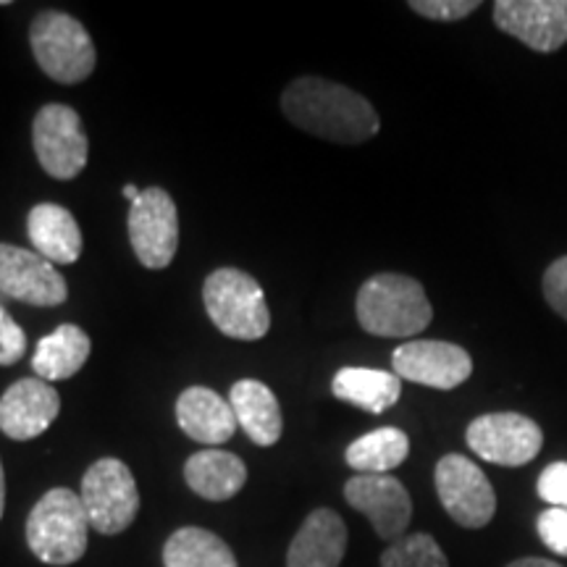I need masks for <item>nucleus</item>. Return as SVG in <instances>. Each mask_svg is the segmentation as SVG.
<instances>
[{
    "instance_id": "19",
    "label": "nucleus",
    "mask_w": 567,
    "mask_h": 567,
    "mask_svg": "<svg viewBox=\"0 0 567 567\" xmlns=\"http://www.w3.org/2000/svg\"><path fill=\"white\" fill-rule=\"evenodd\" d=\"M229 405L237 415V425L258 446H274L281 439L284 417L276 394L264 381L243 379L231 386Z\"/></svg>"
},
{
    "instance_id": "10",
    "label": "nucleus",
    "mask_w": 567,
    "mask_h": 567,
    "mask_svg": "<svg viewBox=\"0 0 567 567\" xmlns=\"http://www.w3.org/2000/svg\"><path fill=\"white\" fill-rule=\"evenodd\" d=\"M465 442L486 463L520 467L542 452L544 434L528 415L488 413L467 425Z\"/></svg>"
},
{
    "instance_id": "7",
    "label": "nucleus",
    "mask_w": 567,
    "mask_h": 567,
    "mask_svg": "<svg viewBox=\"0 0 567 567\" xmlns=\"http://www.w3.org/2000/svg\"><path fill=\"white\" fill-rule=\"evenodd\" d=\"M32 145L42 172L59 182L76 179L90 158V140L80 113L63 103L42 105L32 122Z\"/></svg>"
},
{
    "instance_id": "22",
    "label": "nucleus",
    "mask_w": 567,
    "mask_h": 567,
    "mask_svg": "<svg viewBox=\"0 0 567 567\" xmlns=\"http://www.w3.org/2000/svg\"><path fill=\"white\" fill-rule=\"evenodd\" d=\"M331 392L337 400L381 415L400 402L402 381L396 373L379 371V368H342L331 381Z\"/></svg>"
},
{
    "instance_id": "16",
    "label": "nucleus",
    "mask_w": 567,
    "mask_h": 567,
    "mask_svg": "<svg viewBox=\"0 0 567 567\" xmlns=\"http://www.w3.org/2000/svg\"><path fill=\"white\" fill-rule=\"evenodd\" d=\"M176 423L193 442L205 444L208 450H218L239 429L229 402L208 386L184 389L176 400Z\"/></svg>"
},
{
    "instance_id": "8",
    "label": "nucleus",
    "mask_w": 567,
    "mask_h": 567,
    "mask_svg": "<svg viewBox=\"0 0 567 567\" xmlns=\"http://www.w3.org/2000/svg\"><path fill=\"white\" fill-rule=\"evenodd\" d=\"M130 243L140 264L151 271L172 266L179 247V210L163 187L142 189L130 205Z\"/></svg>"
},
{
    "instance_id": "29",
    "label": "nucleus",
    "mask_w": 567,
    "mask_h": 567,
    "mask_svg": "<svg viewBox=\"0 0 567 567\" xmlns=\"http://www.w3.org/2000/svg\"><path fill=\"white\" fill-rule=\"evenodd\" d=\"M542 287L549 308L567 321V255L547 268Z\"/></svg>"
},
{
    "instance_id": "26",
    "label": "nucleus",
    "mask_w": 567,
    "mask_h": 567,
    "mask_svg": "<svg viewBox=\"0 0 567 567\" xmlns=\"http://www.w3.org/2000/svg\"><path fill=\"white\" fill-rule=\"evenodd\" d=\"M538 538L544 542V547L555 551L559 557H567V509L563 507H549L538 515L536 520Z\"/></svg>"
},
{
    "instance_id": "18",
    "label": "nucleus",
    "mask_w": 567,
    "mask_h": 567,
    "mask_svg": "<svg viewBox=\"0 0 567 567\" xmlns=\"http://www.w3.org/2000/svg\"><path fill=\"white\" fill-rule=\"evenodd\" d=\"M27 234H30L34 252L51 264L71 266L82 255V229L74 213L55 203H40L30 210L27 218Z\"/></svg>"
},
{
    "instance_id": "1",
    "label": "nucleus",
    "mask_w": 567,
    "mask_h": 567,
    "mask_svg": "<svg viewBox=\"0 0 567 567\" xmlns=\"http://www.w3.org/2000/svg\"><path fill=\"white\" fill-rule=\"evenodd\" d=\"M287 122L337 145H360L381 130L379 113L360 92L321 76H300L281 92Z\"/></svg>"
},
{
    "instance_id": "13",
    "label": "nucleus",
    "mask_w": 567,
    "mask_h": 567,
    "mask_svg": "<svg viewBox=\"0 0 567 567\" xmlns=\"http://www.w3.org/2000/svg\"><path fill=\"white\" fill-rule=\"evenodd\" d=\"M347 505L363 513L375 530V536L396 542L405 536L413 520V499L400 478L381 473V476H352L344 484Z\"/></svg>"
},
{
    "instance_id": "14",
    "label": "nucleus",
    "mask_w": 567,
    "mask_h": 567,
    "mask_svg": "<svg viewBox=\"0 0 567 567\" xmlns=\"http://www.w3.org/2000/svg\"><path fill=\"white\" fill-rule=\"evenodd\" d=\"M494 24L536 53H555L567 42V0H499Z\"/></svg>"
},
{
    "instance_id": "27",
    "label": "nucleus",
    "mask_w": 567,
    "mask_h": 567,
    "mask_svg": "<svg viewBox=\"0 0 567 567\" xmlns=\"http://www.w3.org/2000/svg\"><path fill=\"white\" fill-rule=\"evenodd\" d=\"M410 9L434 21H460L478 9V0H413Z\"/></svg>"
},
{
    "instance_id": "32",
    "label": "nucleus",
    "mask_w": 567,
    "mask_h": 567,
    "mask_svg": "<svg viewBox=\"0 0 567 567\" xmlns=\"http://www.w3.org/2000/svg\"><path fill=\"white\" fill-rule=\"evenodd\" d=\"M3 507H6V473H3V463H0V517H3Z\"/></svg>"
},
{
    "instance_id": "23",
    "label": "nucleus",
    "mask_w": 567,
    "mask_h": 567,
    "mask_svg": "<svg viewBox=\"0 0 567 567\" xmlns=\"http://www.w3.org/2000/svg\"><path fill=\"white\" fill-rule=\"evenodd\" d=\"M408 455L410 439L405 431L386 425V429H375L371 434L354 439L347 446L344 460L360 476H381V473L400 467L408 460Z\"/></svg>"
},
{
    "instance_id": "3",
    "label": "nucleus",
    "mask_w": 567,
    "mask_h": 567,
    "mask_svg": "<svg viewBox=\"0 0 567 567\" xmlns=\"http://www.w3.org/2000/svg\"><path fill=\"white\" fill-rule=\"evenodd\" d=\"M90 517L82 496L71 488H51L27 517V547L40 563L66 567L87 551Z\"/></svg>"
},
{
    "instance_id": "30",
    "label": "nucleus",
    "mask_w": 567,
    "mask_h": 567,
    "mask_svg": "<svg viewBox=\"0 0 567 567\" xmlns=\"http://www.w3.org/2000/svg\"><path fill=\"white\" fill-rule=\"evenodd\" d=\"M538 496L551 507L567 509V463H551L538 476Z\"/></svg>"
},
{
    "instance_id": "25",
    "label": "nucleus",
    "mask_w": 567,
    "mask_h": 567,
    "mask_svg": "<svg viewBox=\"0 0 567 567\" xmlns=\"http://www.w3.org/2000/svg\"><path fill=\"white\" fill-rule=\"evenodd\" d=\"M381 567H450V559L429 534H408L381 551Z\"/></svg>"
},
{
    "instance_id": "28",
    "label": "nucleus",
    "mask_w": 567,
    "mask_h": 567,
    "mask_svg": "<svg viewBox=\"0 0 567 567\" xmlns=\"http://www.w3.org/2000/svg\"><path fill=\"white\" fill-rule=\"evenodd\" d=\"M27 352L24 329L0 305V365H17Z\"/></svg>"
},
{
    "instance_id": "21",
    "label": "nucleus",
    "mask_w": 567,
    "mask_h": 567,
    "mask_svg": "<svg viewBox=\"0 0 567 567\" xmlns=\"http://www.w3.org/2000/svg\"><path fill=\"white\" fill-rule=\"evenodd\" d=\"M92 342L84 334L80 326L74 323H61L53 334L42 337L32 354V368L34 375L48 384L55 381H66L71 375H76L90 360Z\"/></svg>"
},
{
    "instance_id": "15",
    "label": "nucleus",
    "mask_w": 567,
    "mask_h": 567,
    "mask_svg": "<svg viewBox=\"0 0 567 567\" xmlns=\"http://www.w3.org/2000/svg\"><path fill=\"white\" fill-rule=\"evenodd\" d=\"M61 413V396L34 375L19 379L0 396V431L13 442H30L45 434Z\"/></svg>"
},
{
    "instance_id": "12",
    "label": "nucleus",
    "mask_w": 567,
    "mask_h": 567,
    "mask_svg": "<svg viewBox=\"0 0 567 567\" xmlns=\"http://www.w3.org/2000/svg\"><path fill=\"white\" fill-rule=\"evenodd\" d=\"M394 373L400 379L429 389H457L473 373V360L460 344L439 342V339H413L396 347L392 354Z\"/></svg>"
},
{
    "instance_id": "5",
    "label": "nucleus",
    "mask_w": 567,
    "mask_h": 567,
    "mask_svg": "<svg viewBox=\"0 0 567 567\" xmlns=\"http://www.w3.org/2000/svg\"><path fill=\"white\" fill-rule=\"evenodd\" d=\"M30 45L38 66L59 84H80L95 71V42L71 13H38L30 27Z\"/></svg>"
},
{
    "instance_id": "4",
    "label": "nucleus",
    "mask_w": 567,
    "mask_h": 567,
    "mask_svg": "<svg viewBox=\"0 0 567 567\" xmlns=\"http://www.w3.org/2000/svg\"><path fill=\"white\" fill-rule=\"evenodd\" d=\"M203 302L213 326L229 339L255 342L271 329L264 287L243 268H216L203 284Z\"/></svg>"
},
{
    "instance_id": "24",
    "label": "nucleus",
    "mask_w": 567,
    "mask_h": 567,
    "mask_svg": "<svg viewBox=\"0 0 567 567\" xmlns=\"http://www.w3.org/2000/svg\"><path fill=\"white\" fill-rule=\"evenodd\" d=\"M163 567H237V557L224 538L187 526L174 530L163 547Z\"/></svg>"
},
{
    "instance_id": "11",
    "label": "nucleus",
    "mask_w": 567,
    "mask_h": 567,
    "mask_svg": "<svg viewBox=\"0 0 567 567\" xmlns=\"http://www.w3.org/2000/svg\"><path fill=\"white\" fill-rule=\"evenodd\" d=\"M0 292L34 308H59L69 287L59 268L40 252L0 243Z\"/></svg>"
},
{
    "instance_id": "9",
    "label": "nucleus",
    "mask_w": 567,
    "mask_h": 567,
    "mask_svg": "<svg viewBox=\"0 0 567 567\" xmlns=\"http://www.w3.org/2000/svg\"><path fill=\"white\" fill-rule=\"evenodd\" d=\"M436 494L457 526L486 528L496 515V494L486 473L465 455H444L436 465Z\"/></svg>"
},
{
    "instance_id": "2",
    "label": "nucleus",
    "mask_w": 567,
    "mask_h": 567,
    "mask_svg": "<svg viewBox=\"0 0 567 567\" xmlns=\"http://www.w3.org/2000/svg\"><path fill=\"white\" fill-rule=\"evenodd\" d=\"M354 313L368 334L408 339L429 329L434 308L423 284L413 276L375 274L360 287Z\"/></svg>"
},
{
    "instance_id": "6",
    "label": "nucleus",
    "mask_w": 567,
    "mask_h": 567,
    "mask_svg": "<svg viewBox=\"0 0 567 567\" xmlns=\"http://www.w3.org/2000/svg\"><path fill=\"white\" fill-rule=\"evenodd\" d=\"M80 496L87 509L90 528L103 536L122 534L140 515L137 481H134L130 465L116 457H103L87 467Z\"/></svg>"
},
{
    "instance_id": "20",
    "label": "nucleus",
    "mask_w": 567,
    "mask_h": 567,
    "mask_svg": "<svg viewBox=\"0 0 567 567\" xmlns=\"http://www.w3.org/2000/svg\"><path fill=\"white\" fill-rule=\"evenodd\" d=\"M184 481L208 502H226L247 484V465L234 452L200 450L184 463Z\"/></svg>"
},
{
    "instance_id": "33",
    "label": "nucleus",
    "mask_w": 567,
    "mask_h": 567,
    "mask_svg": "<svg viewBox=\"0 0 567 567\" xmlns=\"http://www.w3.org/2000/svg\"><path fill=\"white\" fill-rule=\"evenodd\" d=\"M140 193H142V189L137 187V184H124V197H126V200H130V203L137 200Z\"/></svg>"
},
{
    "instance_id": "17",
    "label": "nucleus",
    "mask_w": 567,
    "mask_h": 567,
    "mask_svg": "<svg viewBox=\"0 0 567 567\" xmlns=\"http://www.w3.org/2000/svg\"><path fill=\"white\" fill-rule=\"evenodd\" d=\"M347 551V526L334 509L318 507L302 520L287 551V567H339Z\"/></svg>"
},
{
    "instance_id": "31",
    "label": "nucleus",
    "mask_w": 567,
    "mask_h": 567,
    "mask_svg": "<svg viewBox=\"0 0 567 567\" xmlns=\"http://www.w3.org/2000/svg\"><path fill=\"white\" fill-rule=\"evenodd\" d=\"M507 567H563L555 559H544V557H520L515 563H509Z\"/></svg>"
}]
</instances>
